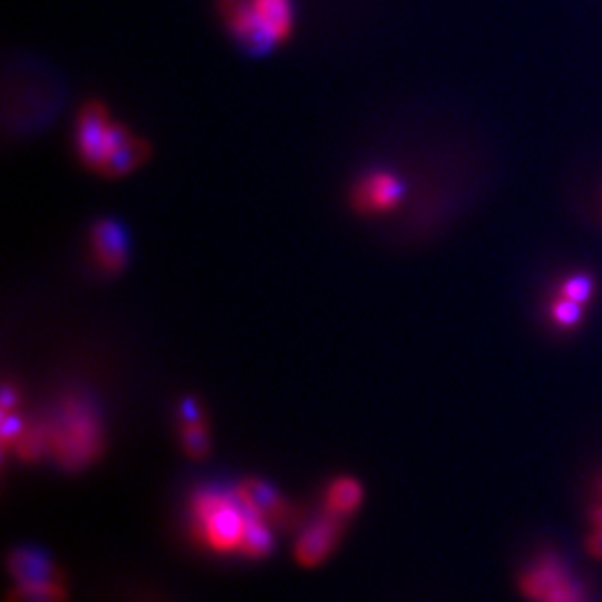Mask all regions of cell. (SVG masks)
Returning a JSON list of instances; mask_svg holds the SVG:
<instances>
[{
  "label": "cell",
  "instance_id": "obj_6",
  "mask_svg": "<svg viewBox=\"0 0 602 602\" xmlns=\"http://www.w3.org/2000/svg\"><path fill=\"white\" fill-rule=\"evenodd\" d=\"M346 520H339L328 513H319L314 520H308L299 526L294 540V560L301 566H317L337 548Z\"/></svg>",
  "mask_w": 602,
  "mask_h": 602
},
{
  "label": "cell",
  "instance_id": "obj_10",
  "mask_svg": "<svg viewBox=\"0 0 602 602\" xmlns=\"http://www.w3.org/2000/svg\"><path fill=\"white\" fill-rule=\"evenodd\" d=\"M7 571L13 582L65 580L56 562L38 546H13L7 555Z\"/></svg>",
  "mask_w": 602,
  "mask_h": 602
},
{
  "label": "cell",
  "instance_id": "obj_3",
  "mask_svg": "<svg viewBox=\"0 0 602 602\" xmlns=\"http://www.w3.org/2000/svg\"><path fill=\"white\" fill-rule=\"evenodd\" d=\"M76 147L87 167L103 174L127 172L143 158V143L114 123L98 105H87L78 116Z\"/></svg>",
  "mask_w": 602,
  "mask_h": 602
},
{
  "label": "cell",
  "instance_id": "obj_13",
  "mask_svg": "<svg viewBox=\"0 0 602 602\" xmlns=\"http://www.w3.org/2000/svg\"><path fill=\"white\" fill-rule=\"evenodd\" d=\"M7 602H67V589L62 580L13 582V589L7 593Z\"/></svg>",
  "mask_w": 602,
  "mask_h": 602
},
{
  "label": "cell",
  "instance_id": "obj_14",
  "mask_svg": "<svg viewBox=\"0 0 602 602\" xmlns=\"http://www.w3.org/2000/svg\"><path fill=\"white\" fill-rule=\"evenodd\" d=\"M593 279L591 274H584V272H575V274H569L566 279H562L557 283V290L555 294L564 297V299H571V301H577V303H586L591 297H593Z\"/></svg>",
  "mask_w": 602,
  "mask_h": 602
},
{
  "label": "cell",
  "instance_id": "obj_15",
  "mask_svg": "<svg viewBox=\"0 0 602 602\" xmlns=\"http://www.w3.org/2000/svg\"><path fill=\"white\" fill-rule=\"evenodd\" d=\"M582 308H584L582 303L555 294L548 305V317L555 328H575L577 321L582 319Z\"/></svg>",
  "mask_w": 602,
  "mask_h": 602
},
{
  "label": "cell",
  "instance_id": "obj_11",
  "mask_svg": "<svg viewBox=\"0 0 602 602\" xmlns=\"http://www.w3.org/2000/svg\"><path fill=\"white\" fill-rule=\"evenodd\" d=\"M181 448L192 459H203L210 453V433L205 415L194 399H183L178 408Z\"/></svg>",
  "mask_w": 602,
  "mask_h": 602
},
{
  "label": "cell",
  "instance_id": "obj_4",
  "mask_svg": "<svg viewBox=\"0 0 602 602\" xmlns=\"http://www.w3.org/2000/svg\"><path fill=\"white\" fill-rule=\"evenodd\" d=\"M232 38L250 49H268L285 40L292 27L290 0H219Z\"/></svg>",
  "mask_w": 602,
  "mask_h": 602
},
{
  "label": "cell",
  "instance_id": "obj_9",
  "mask_svg": "<svg viewBox=\"0 0 602 602\" xmlns=\"http://www.w3.org/2000/svg\"><path fill=\"white\" fill-rule=\"evenodd\" d=\"M401 196V183L395 174L377 169L359 178L352 192V205L363 214H379L390 210Z\"/></svg>",
  "mask_w": 602,
  "mask_h": 602
},
{
  "label": "cell",
  "instance_id": "obj_12",
  "mask_svg": "<svg viewBox=\"0 0 602 602\" xmlns=\"http://www.w3.org/2000/svg\"><path fill=\"white\" fill-rule=\"evenodd\" d=\"M361 495H363L361 484L355 477L339 475L326 486L321 511L339 520H348L359 508Z\"/></svg>",
  "mask_w": 602,
  "mask_h": 602
},
{
  "label": "cell",
  "instance_id": "obj_7",
  "mask_svg": "<svg viewBox=\"0 0 602 602\" xmlns=\"http://www.w3.org/2000/svg\"><path fill=\"white\" fill-rule=\"evenodd\" d=\"M236 488L274 528H292L303 524L301 511L268 482L259 477H245L236 484Z\"/></svg>",
  "mask_w": 602,
  "mask_h": 602
},
{
  "label": "cell",
  "instance_id": "obj_16",
  "mask_svg": "<svg viewBox=\"0 0 602 602\" xmlns=\"http://www.w3.org/2000/svg\"><path fill=\"white\" fill-rule=\"evenodd\" d=\"M586 551L593 557L602 560V528H593V533L586 537Z\"/></svg>",
  "mask_w": 602,
  "mask_h": 602
},
{
  "label": "cell",
  "instance_id": "obj_5",
  "mask_svg": "<svg viewBox=\"0 0 602 602\" xmlns=\"http://www.w3.org/2000/svg\"><path fill=\"white\" fill-rule=\"evenodd\" d=\"M517 589L531 602H591L586 584L555 551L537 553L520 571Z\"/></svg>",
  "mask_w": 602,
  "mask_h": 602
},
{
  "label": "cell",
  "instance_id": "obj_1",
  "mask_svg": "<svg viewBox=\"0 0 602 602\" xmlns=\"http://www.w3.org/2000/svg\"><path fill=\"white\" fill-rule=\"evenodd\" d=\"M190 531L198 546L219 555L261 560L274 546L272 524L239 493V488H196L187 504Z\"/></svg>",
  "mask_w": 602,
  "mask_h": 602
},
{
  "label": "cell",
  "instance_id": "obj_2",
  "mask_svg": "<svg viewBox=\"0 0 602 602\" xmlns=\"http://www.w3.org/2000/svg\"><path fill=\"white\" fill-rule=\"evenodd\" d=\"M20 450L29 459L51 457L62 470L78 473L94 464L105 448V430L96 406L78 392L62 395L47 417L27 421Z\"/></svg>",
  "mask_w": 602,
  "mask_h": 602
},
{
  "label": "cell",
  "instance_id": "obj_8",
  "mask_svg": "<svg viewBox=\"0 0 602 602\" xmlns=\"http://www.w3.org/2000/svg\"><path fill=\"white\" fill-rule=\"evenodd\" d=\"M91 263L103 274H116L127 261V236L125 230L114 221H98L89 232Z\"/></svg>",
  "mask_w": 602,
  "mask_h": 602
}]
</instances>
